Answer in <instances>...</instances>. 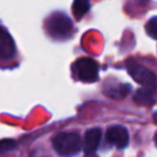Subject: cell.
<instances>
[{
  "instance_id": "obj_1",
  "label": "cell",
  "mask_w": 157,
  "mask_h": 157,
  "mask_svg": "<svg viewBox=\"0 0 157 157\" xmlns=\"http://www.w3.org/2000/svg\"><path fill=\"white\" fill-rule=\"evenodd\" d=\"M53 147L61 157H72L81 150V137L76 132H60L53 139Z\"/></svg>"
},
{
  "instance_id": "obj_2",
  "label": "cell",
  "mask_w": 157,
  "mask_h": 157,
  "mask_svg": "<svg viewBox=\"0 0 157 157\" xmlns=\"http://www.w3.org/2000/svg\"><path fill=\"white\" fill-rule=\"evenodd\" d=\"M128 71L131 75V77L140 85H142L146 88L155 90L157 88V76L151 70L146 69L145 66L130 60L128 63Z\"/></svg>"
},
{
  "instance_id": "obj_3",
  "label": "cell",
  "mask_w": 157,
  "mask_h": 157,
  "mask_svg": "<svg viewBox=\"0 0 157 157\" xmlns=\"http://www.w3.org/2000/svg\"><path fill=\"white\" fill-rule=\"evenodd\" d=\"M75 72L81 81L85 82H93L98 77V65L93 59L90 58H81L76 60Z\"/></svg>"
},
{
  "instance_id": "obj_4",
  "label": "cell",
  "mask_w": 157,
  "mask_h": 157,
  "mask_svg": "<svg viewBox=\"0 0 157 157\" xmlns=\"http://www.w3.org/2000/svg\"><path fill=\"white\" fill-rule=\"evenodd\" d=\"M48 31L54 37H65L72 29V23L70 18L63 13H54L48 20Z\"/></svg>"
},
{
  "instance_id": "obj_5",
  "label": "cell",
  "mask_w": 157,
  "mask_h": 157,
  "mask_svg": "<svg viewBox=\"0 0 157 157\" xmlns=\"http://www.w3.org/2000/svg\"><path fill=\"white\" fill-rule=\"evenodd\" d=\"M105 139L109 144L119 147V148H124L128 144H129V134L126 131L125 128L123 126H112L107 130L105 134Z\"/></svg>"
},
{
  "instance_id": "obj_6",
  "label": "cell",
  "mask_w": 157,
  "mask_h": 157,
  "mask_svg": "<svg viewBox=\"0 0 157 157\" xmlns=\"http://www.w3.org/2000/svg\"><path fill=\"white\" fill-rule=\"evenodd\" d=\"M15 52L16 48L12 37L5 28L0 27V58L5 60L11 59L15 55Z\"/></svg>"
},
{
  "instance_id": "obj_7",
  "label": "cell",
  "mask_w": 157,
  "mask_h": 157,
  "mask_svg": "<svg viewBox=\"0 0 157 157\" xmlns=\"http://www.w3.org/2000/svg\"><path fill=\"white\" fill-rule=\"evenodd\" d=\"M101 141V130L98 128H93L91 130H88L85 134V151L86 153H92L98 148Z\"/></svg>"
},
{
  "instance_id": "obj_8",
  "label": "cell",
  "mask_w": 157,
  "mask_h": 157,
  "mask_svg": "<svg viewBox=\"0 0 157 157\" xmlns=\"http://www.w3.org/2000/svg\"><path fill=\"white\" fill-rule=\"evenodd\" d=\"M134 102L137 103L139 105H147V107H150V105L155 104L156 98H155V94H153L152 90L144 87V88H140V90H137L135 92Z\"/></svg>"
},
{
  "instance_id": "obj_9",
  "label": "cell",
  "mask_w": 157,
  "mask_h": 157,
  "mask_svg": "<svg viewBox=\"0 0 157 157\" xmlns=\"http://www.w3.org/2000/svg\"><path fill=\"white\" fill-rule=\"evenodd\" d=\"M90 9V0H75L72 5V12L75 18L80 20Z\"/></svg>"
},
{
  "instance_id": "obj_10",
  "label": "cell",
  "mask_w": 157,
  "mask_h": 157,
  "mask_svg": "<svg viewBox=\"0 0 157 157\" xmlns=\"http://www.w3.org/2000/svg\"><path fill=\"white\" fill-rule=\"evenodd\" d=\"M130 85H118V86H115V87H110L105 93L107 94H109L110 97H113V98H124L128 93H129V91H130Z\"/></svg>"
},
{
  "instance_id": "obj_11",
  "label": "cell",
  "mask_w": 157,
  "mask_h": 157,
  "mask_svg": "<svg viewBox=\"0 0 157 157\" xmlns=\"http://www.w3.org/2000/svg\"><path fill=\"white\" fill-rule=\"evenodd\" d=\"M146 32L151 38L157 39V16L152 17L146 23Z\"/></svg>"
},
{
  "instance_id": "obj_12",
  "label": "cell",
  "mask_w": 157,
  "mask_h": 157,
  "mask_svg": "<svg viewBox=\"0 0 157 157\" xmlns=\"http://www.w3.org/2000/svg\"><path fill=\"white\" fill-rule=\"evenodd\" d=\"M16 146V142L11 139H5V140H0V155L7 151L13 150Z\"/></svg>"
},
{
  "instance_id": "obj_13",
  "label": "cell",
  "mask_w": 157,
  "mask_h": 157,
  "mask_svg": "<svg viewBox=\"0 0 157 157\" xmlns=\"http://www.w3.org/2000/svg\"><path fill=\"white\" fill-rule=\"evenodd\" d=\"M153 121H155V124H157V112L153 113Z\"/></svg>"
},
{
  "instance_id": "obj_14",
  "label": "cell",
  "mask_w": 157,
  "mask_h": 157,
  "mask_svg": "<svg viewBox=\"0 0 157 157\" xmlns=\"http://www.w3.org/2000/svg\"><path fill=\"white\" fill-rule=\"evenodd\" d=\"M155 142H156V145H157V134H156V136H155Z\"/></svg>"
},
{
  "instance_id": "obj_15",
  "label": "cell",
  "mask_w": 157,
  "mask_h": 157,
  "mask_svg": "<svg viewBox=\"0 0 157 157\" xmlns=\"http://www.w3.org/2000/svg\"><path fill=\"white\" fill-rule=\"evenodd\" d=\"M137 1H140V2H145L146 0H137Z\"/></svg>"
}]
</instances>
